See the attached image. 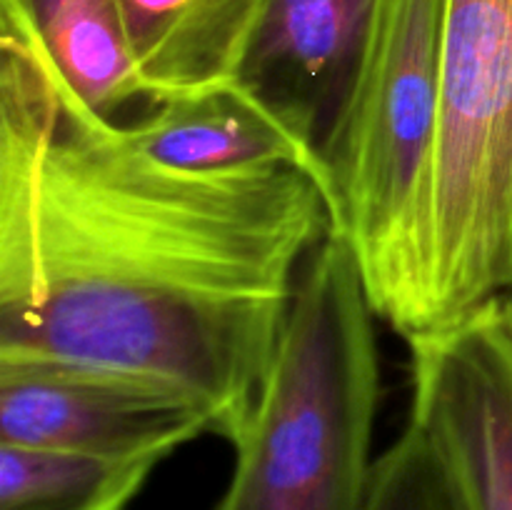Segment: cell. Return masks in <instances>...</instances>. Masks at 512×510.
Wrapping results in <instances>:
<instances>
[{"instance_id":"cell-1","label":"cell","mask_w":512,"mask_h":510,"mask_svg":"<svg viewBox=\"0 0 512 510\" xmlns=\"http://www.w3.org/2000/svg\"><path fill=\"white\" fill-rule=\"evenodd\" d=\"M330 233L328 198L303 170L145 155L0 8V358L163 380L233 445Z\"/></svg>"},{"instance_id":"cell-2","label":"cell","mask_w":512,"mask_h":510,"mask_svg":"<svg viewBox=\"0 0 512 510\" xmlns=\"http://www.w3.org/2000/svg\"><path fill=\"white\" fill-rule=\"evenodd\" d=\"M445 0H378L350 93L325 138L333 235L375 315L405 340L433 323V193Z\"/></svg>"},{"instance_id":"cell-3","label":"cell","mask_w":512,"mask_h":510,"mask_svg":"<svg viewBox=\"0 0 512 510\" xmlns=\"http://www.w3.org/2000/svg\"><path fill=\"white\" fill-rule=\"evenodd\" d=\"M348 240L310 255L215 510H368L383 368Z\"/></svg>"},{"instance_id":"cell-4","label":"cell","mask_w":512,"mask_h":510,"mask_svg":"<svg viewBox=\"0 0 512 510\" xmlns=\"http://www.w3.org/2000/svg\"><path fill=\"white\" fill-rule=\"evenodd\" d=\"M512 293V0H445L433 323Z\"/></svg>"},{"instance_id":"cell-5","label":"cell","mask_w":512,"mask_h":510,"mask_svg":"<svg viewBox=\"0 0 512 510\" xmlns=\"http://www.w3.org/2000/svg\"><path fill=\"white\" fill-rule=\"evenodd\" d=\"M410 420L468 510H512V293L408 338Z\"/></svg>"},{"instance_id":"cell-6","label":"cell","mask_w":512,"mask_h":510,"mask_svg":"<svg viewBox=\"0 0 512 510\" xmlns=\"http://www.w3.org/2000/svg\"><path fill=\"white\" fill-rule=\"evenodd\" d=\"M210 415L163 380L70 360L0 358V445L135 460L173 453Z\"/></svg>"},{"instance_id":"cell-7","label":"cell","mask_w":512,"mask_h":510,"mask_svg":"<svg viewBox=\"0 0 512 510\" xmlns=\"http://www.w3.org/2000/svg\"><path fill=\"white\" fill-rule=\"evenodd\" d=\"M378 0H268L238 80L323 150L350 93Z\"/></svg>"},{"instance_id":"cell-8","label":"cell","mask_w":512,"mask_h":510,"mask_svg":"<svg viewBox=\"0 0 512 510\" xmlns=\"http://www.w3.org/2000/svg\"><path fill=\"white\" fill-rule=\"evenodd\" d=\"M123 130L135 148L173 168L238 170L285 165L308 173L328 198L323 155L240 80L205 93L160 100L143 120L123 125Z\"/></svg>"},{"instance_id":"cell-9","label":"cell","mask_w":512,"mask_h":510,"mask_svg":"<svg viewBox=\"0 0 512 510\" xmlns=\"http://www.w3.org/2000/svg\"><path fill=\"white\" fill-rule=\"evenodd\" d=\"M268 0H118L135 75L150 105L238 83Z\"/></svg>"},{"instance_id":"cell-10","label":"cell","mask_w":512,"mask_h":510,"mask_svg":"<svg viewBox=\"0 0 512 510\" xmlns=\"http://www.w3.org/2000/svg\"><path fill=\"white\" fill-rule=\"evenodd\" d=\"M13 10L60 78L103 118L145 98L130 63L118 0H0Z\"/></svg>"},{"instance_id":"cell-11","label":"cell","mask_w":512,"mask_h":510,"mask_svg":"<svg viewBox=\"0 0 512 510\" xmlns=\"http://www.w3.org/2000/svg\"><path fill=\"white\" fill-rule=\"evenodd\" d=\"M158 463L0 445V510H125Z\"/></svg>"},{"instance_id":"cell-12","label":"cell","mask_w":512,"mask_h":510,"mask_svg":"<svg viewBox=\"0 0 512 510\" xmlns=\"http://www.w3.org/2000/svg\"><path fill=\"white\" fill-rule=\"evenodd\" d=\"M368 510H468L423 435L408 425L375 460Z\"/></svg>"}]
</instances>
